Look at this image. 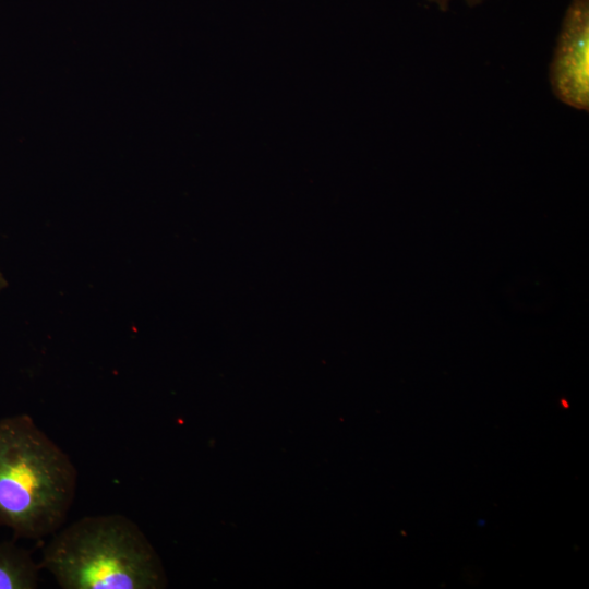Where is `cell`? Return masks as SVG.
<instances>
[{"instance_id": "2", "label": "cell", "mask_w": 589, "mask_h": 589, "mask_svg": "<svg viewBox=\"0 0 589 589\" xmlns=\"http://www.w3.org/2000/svg\"><path fill=\"white\" fill-rule=\"evenodd\" d=\"M39 566L63 589H157L166 584L154 548L120 514L82 517L58 530Z\"/></svg>"}, {"instance_id": "4", "label": "cell", "mask_w": 589, "mask_h": 589, "mask_svg": "<svg viewBox=\"0 0 589 589\" xmlns=\"http://www.w3.org/2000/svg\"><path fill=\"white\" fill-rule=\"evenodd\" d=\"M39 570L29 551L11 541L0 542V589L37 588Z\"/></svg>"}, {"instance_id": "3", "label": "cell", "mask_w": 589, "mask_h": 589, "mask_svg": "<svg viewBox=\"0 0 589 589\" xmlns=\"http://www.w3.org/2000/svg\"><path fill=\"white\" fill-rule=\"evenodd\" d=\"M549 81L558 100L588 111L589 0L569 1L549 67Z\"/></svg>"}, {"instance_id": "5", "label": "cell", "mask_w": 589, "mask_h": 589, "mask_svg": "<svg viewBox=\"0 0 589 589\" xmlns=\"http://www.w3.org/2000/svg\"><path fill=\"white\" fill-rule=\"evenodd\" d=\"M428 1L434 4L435 7H437L441 11H446L448 10L449 5L454 1H458V0H428ZM459 1L465 2L468 7H476V5L482 4L483 2L488 0H459Z\"/></svg>"}, {"instance_id": "1", "label": "cell", "mask_w": 589, "mask_h": 589, "mask_svg": "<svg viewBox=\"0 0 589 589\" xmlns=\"http://www.w3.org/2000/svg\"><path fill=\"white\" fill-rule=\"evenodd\" d=\"M70 457L28 414L0 420V526L15 538L56 533L75 498Z\"/></svg>"}]
</instances>
